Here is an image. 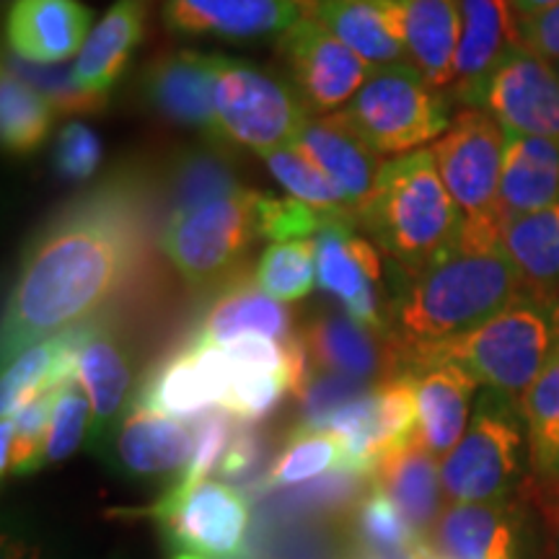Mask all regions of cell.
Masks as SVG:
<instances>
[{
    "mask_svg": "<svg viewBox=\"0 0 559 559\" xmlns=\"http://www.w3.org/2000/svg\"><path fill=\"white\" fill-rule=\"evenodd\" d=\"M148 241V198L135 177H109L34 236L3 311V362L96 319L124 288Z\"/></svg>",
    "mask_w": 559,
    "mask_h": 559,
    "instance_id": "6da1fadb",
    "label": "cell"
},
{
    "mask_svg": "<svg viewBox=\"0 0 559 559\" xmlns=\"http://www.w3.org/2000/svg\"><path fill=\"white\" fill-rule=\"evenodd\" d=\"M391 296V334L402 353L438 345L485 324L523 296L519 272L502 241H459Z\"/></svg>",
    "mask_w": 559,
    "mask_h": 559,
    "instance_id": "7a4b0ae2",
    "label": "cell"
},
{
    "mask_svg": "<svg viewBox=\"0 0 559 559\" xmlns=\"http://www.w3.org/2000/svg\"><path fill=\"white\" fill-rule=\"evenodd\" d=\"M358 226L400 275H415L459 241L464 215L430 148H423L383 164L376 190L358 207Z\"/></svg>",
    "mask_w": 559,
    "mask_h": 559,
    "instance_id": "3957f363",
    "label": "cell"
},
{
    "mask_svg": "<svg viewBox=\"0 0 559 559\" xmlns=\"http://www.w3.org/2000/svg\"><path fill=\"white\" fill-rule=\"evenodd\" d=\"M555 347V311L521 296L508 309L459 337L402 353V373L425 362H453L481 389H492L521 402V396L539 379Z\"/></svg>",
    "mask_w": 559,
    "mask_h": 559,
    "instance_id": "277c9868",
    "label": "cell"
},
{
    "mask_svg": "<svg viewBox=\"0 0 559 559\" xmlns=\"http://www.w3.org/2000/svg\"><path fill=\"white\" fill-rule=\"evenodd\" d=\"M528 469V436L521 402L481 389L464 438L440 464L451 502L510 500Z\"/></svg>",
    "mask_w": 559,
    "mask_h": 559,
    "instance_id": "5b68a950",
    "label": "cell"
},
{
    "mask_svg": "<svg viewBox=\"0 0 559 559\" xmlns=\"http://www.w3.org/2000/svg\"><path fill=\"white\" fill-rule=\"evenodd\" d=\"M347 122L379 156H404L432 145L449 130L453 102L409 60L370 70L345 109Z\"/></svg>",
    "mask_w": 559,
    "mask_h": 559,
    "instance_id": "8992f818",
    "label": "cell"
},
{
    "mask_svg": "<svg viewBox=\"0 0 559 559\" xmlns=\"http://www.w3.org/2000/svg\"><path fill=\"white\" fill-rule=\"evenodd\" d=\"M213 107L221 143L264 153L296 143L311 111L288 79L249 60L215 55Z\"/></svg>",
    "mask_w": 559,
    "mask_h": 559,
    "instance_id": "52a82bcc",
    "label": "cell"
},
{
    "mask_svg": "<svg viewBox=\"0 0 559 559\" xmlns=\"http://www.w3.org/2000/svg\"><path fill=\"white\" fill-rule=\"evenodd\" d=\"M257 198V190H239L166 218L160 249L187 285L205 288L239 270L260 239Z\"/></svg>",
    "mask_w": 559,
    "mask_h": 559,
    "instance_id": "ba28073f",
    "label": "cell"
},
{
    "mask_svg": "<svg viewBox=\"0 0 559 559\" xmlns=\"http://www.w3.org/2000/svg\"><path fill=\"white\" fill-rule=\"evenodd\" d=\"M428 148L464 223L502 230L495 213L506 153L502 124L485 109L459 107L449 130Z\"/></svg>",
    "mask_w": 559,
    "mask_h": 559,
    "instance_id": "9c48e42d",
    "label": "cell"
},
{
    "mask_svg": "<svg viewBox=\"0 0 559 559\" xmlns=\"http://www.w3.org/2000/svg\"><path fill=\"white\" fill-rule=\"evenodd\" d=\"M145 515L181 551L207 559H234L249 528V502L228 481H198L192 487L171 485Z\"/></svg>",
    "mask_w": 559,
    "mask_h": 559,
    "instance_id": "30bf717a",
    "label": "cell"
},
{
    "mask_svg": "<svg viewBox=\"0 0 559 559\" xmlns=\"http://www.w3.org/2000/svg\"><path fill=\"white\" fill-rule=\"evenodd\" d=\"M415 376L400 373L376 383L360 400L334 412L324 430L334 432L345 449V472L373 479L381 459L417 436Z\"/></svg>",
    "mask_w": 559,
    "mask_h": 559,
    "instance_id": "8fae6325",
    "label": "cell"
},
{
    "mask_svg": "<svg viewBox=\"0 0 559 559\" xmlns=\"http://www.w3.org/2000/svg\"><path fill=\"white\" fill-rule=\"evenodd\" d=\"M277 55L311 115L345 109L373 70L317 16L300 19L288 32L280 34Z\"/></svg>",
    "mask_w": 559,
    "mask_h": 559,
    "instance_id": "7c38bea8",
    "label": "cell"
},
{
    "mask_svg": "<svg viewBox=\"0 0 559 559\" xmlns=\"http://www.w3.org/2000/svg\"><path fill=\"white\" fill-rule=\"evenodd\" d=\"M383 277L381 249L366 234H358V221L337 223L317 236L319 288L360 324L391 334V298Z\"/></svg>",
    "mask_w": 559,
    "mask_h": 559,
    "instance_id": "4fadbf2b",
    "label": "cell"
},
{
    "mask_svg": "<svg viewBox=\"0 0 559 559\" xmlns=\"http://www.w3.org/2000/svg\"><path fill=\"white\" fill-rule=\"evenodd\" d=\"M194 453V425L153 412L132 400L99 456L124 479L181 477Z\"/></svg>",
    "mask_w": 559,
    "mask_h": 559,
    "instance_id": "5bb4252c",
    "label": "cell"
},
{
    "mask_svg": "<svg viewBox=\"0 0 559 559\" xmlns=\"http://www.w3.org/2000/svg\"><path fill=\"white\" fill-rule=\"evenodd\" d=\"M479 109L489 111L506 132L559 143V79L551 62L523 45L495 70Z\"/></svg>",
    "mask_w": 559,
    "mask_h": 559,
    "instance_id": "9a60e30c",
    "label": "cell"
},
{
    "mask_svg": "<svg viewBox=\"0 0 559 559\" xmlns=\"http://www.w3.org/2000/svg\"><path fill=\"white\" fill-rule=\"evenodd\" d=\"M234 381V362L223 345H194L158 362L138 389L135 402L174 419H198L221 407Z\"/></svg>",
    "mask_w": 559,
    "mask_h": 559,
    "instance_id": "2e32d148",
    "label": "cell"
},
{
    "mask_svg": "<svg viewBox=\"0 0 559 559\" xmlns=\"http://www.w3.org/2000/svg\"><path fill=\"white\" fill-rule=\"evenodd\" d=\"M75 381L86 391L91 402L88 449L99 453L135 400L132 396L135 370H132L130 345L109 319L96 317L86 321V334H83L79 358H75Z\"/></svg>",
    "mask_w": 559,
    "mask_h": 559,
    "instance_id": "e0dca14e",
    "label": "cell"
},
{
    "mask_svg": "<svg viewBox=\"0 0 559 559\" xmlns=\"http://www.w3.org/2000/svg\"><path fill=\"white\" fill-rule=\"evenodd\" d=\"M319 0H164V24L185 37L260 41L313 16Z\"/></svg>",
    "mask_w": 559,
    "mask_h": 559,
    "instance_id": "ac0fdd59",
    "label": "cell"
},
{
    "mask_svg": "<svg viewBox=\"0 0 559 559\" xmlns=\"http://www.w3.org/2000/svg\"><path fill=\"white\" fill-rule=\"evenodd\" d=\"M519 45V16L510 0H459V45L449 99L456 107H479L495 70Z\"/></svg>",
    "mask_w": 559,
    "mask_h": 559,
    "instance_id": "d6986e66",
    "label": "cell"
},
{
    "mask_svg": "<svg viewBox=\"0 0 559 559\" xmlns=\"http://www.w3.org/2000/svg\"><path fill=\"white\" fill-rule=\"evenodd\" d=\"M313 370L381 383L402 373V349L391 334L373 332L347 311L324 309L298 332Z\"/></svg>",
    "mask_w": 559,
    "mask_h": 559,
    "instance_id": "ffe728a7",
    "label": "cell"
},
{
    "mask_svg": "<svg viewBox=\"0 0 559 559\" xmlns=\"http://www.w3.org/2000/svg\"><path fill=\"white\" fill-rule=\"evenodd\" d=\"M213 62L215 55L210 52H166L143 70L140 88L143 99L160 120L187 130H200L221 143L213 107Z\"/></svg>",
    "mask_w": 559,
    "mask_h": 559,
    "instance_id": "44dd1931",
    "label": "cell"
},
{
    "mask_svg": "<svg viewBox=\"0 0 559 559\" xmlns=\"http://www.w3.org/2000/svg\"><path fill=\"white\" fill-rule=\"evenodd\" d=\"M91 21L81 0H13L5 9V52L39 66L70 62L86 45Z\"/></svg>",
    "mask_w": 559,
    "mask_h": 559,
    "instance_id": "7402d4cb",
    "label": "cell"
},
{
    "mask_svg": "<svg viewBox=\"0 0 559 559\" xmlns=\"http://www.w3.org/2000/svg\"><path fill=\"white\" fill-rule=\"evenodd\" d=\"M445 559H521L523 513L519 502H453L432 531Z\"/></svg>",
    "mask_w": 559,
    "mask_h": 559,
    "instance_id": "603a6c76",
    "label": "cell"
},
{
    "mask_svg": "<svg viewBox=\"0 0 559 559\" xmlns=\"http://www.w3.org/2000/svg\"><path fill=\"white\" fill-rule=\"evenodd\" d=\"M296 148L309 156L326 177L337 181L347 194L349 205L358 207L376 190V181L386 160H381L370 145L347 122L345 111L332 115H311L298 132Z\"/></svg>",
    "mask_w": 559,
    "mask_h": 559,
    "instance_id": "cb8c5ba5",
    "label": "cell"
},
{
    "mask_svg": "<svg viewBox=\"0 0 559 559\" xmlns=\"http://www.w3.org/2000/svg\"><path fill=\"white\" fill-rule=\"evenodd\" d=\"M409 373L417 386V436L436 456L445 459L469 428L472 402L481 386L453 362H425Z\"/></svg>",
    "mask_w": 559,
    "mask_h": 559,
    "instance_id": "d4e9b609",
    "label": "cell"
},
{
    "mask_svg": "<svg viewBox=\"0 0 559 559\" xmlns=\"http://www.w3.org/2000/svg\"><path fill=\"white\" fill-rule=\"evenodd\" d=\"M559 202V143L506 132L498 192L500 226Z\"/></svg>",
    "mask_w": 559,
    "mask_h": 559,
    "instance_id": "484cf974",
    "label": "cell"
},
{
    "mask_svg": "<svg viewBox=\"0 0 559 559\" xmlns=\"http://www.w3.org/2000/svg\"><path fill=\"white\" fill-rule=\"evenodd\" d=\"M313 16L370 68L407 60L394 0H319Z\"/></svg>",
    "mask_w": 559,
    "mask_h": 559,
    "instance_id": "4316f807",
    "label": "cell"
},
{
    "mask_svg": "<svg viewBox=\"0 0 559 559\" xmlns=\"http://www.w3.org/2000/svg\"><path fill=\"white\" fill-rule=\"evenodd\" d=\"M370 485L389 495L404 521L415 528V534L430 539V531L440 521L438 510L443 481H440L438 456L423 443V438L415 436L389 451L381 459Z\"/></svg>",
    "mask_w": 559,
    "mask_h": 559,
    "instance_id": "83f0119b",
    "label": "cell"
},
{
    "mask_svg": "<svg viewBox=\"0 0 559 559\" xmlns=\"http://www.w3.org/2000/svg\"><path fill=\"white\" fill-rule=\"evenodd\" d=\"M151 0H115L96 21L86 45L73 62L75 79L83 88L107 94L122 79L124 68L145 37Z\"/></svg>",
    "mask_w": 559,
    "mask_h": 559,
    "instance_id": "f1b7e54d",
    "label": "cell"
},
{
    "mask_svg": "<svg viewBox=\"0 0 559 559\" xmlns=\"http://www.w3.org/2000/svg\"><path fill=\"white\" fill-rule=\"evenodd\" d=\"M243 334L288 342L293 337V313L283 300L264 293L257 280L241 277L230 283L202 317L194 345H226Z\"/></svg>",
    "mask_w": 559,
    "mask_h": 559,
    "instance_id": "f546056e",
    "label": "cell"
},
{
    "mask_svg": "<svg viewBox=\"0 0 559 559\" xmlns=\"http://www.w3.org/2000/svg\"><path fill=\"white\" fill-rule=\"evenodd\" d=\"M502 249L519 272L523 296L559 309V202L502 226Z\"/></svg>",
    "mask_w": 559,
    "mask_h": 559,
    "instance_id": "4dcf8cb0",
    "label": "cell"
},
{
    "mask_svg": "<svg viewBox=\"0 0 559 559\" xmlns=\"http://www.w3.org/2000/svg\"><path fill=\"white\" fill-rule=\"evenodd\" d=\"M521 412L536 495L551 515H559V340L539 379L521 396Z\"/></svg>",
    "mask_w": 559,
    "mask_h": 559,
    "instance_id": "1f68e13d",
    "label": "cell"
},
{
    "mask_svg": "<svg viewBox=\"0 0 559 559\" xmlns=\"http://www.w3.org/2000/svg\"><path fill=\"white\" fill-rule=\"evenodd\" d=\"M402 16L407 60L449 94L459 45V0H394Z\"/></svg>",
    "mask_w": 559,
    "mask_h": 559,
    "instance_id": "d6a6232c",
    "label": "cell"
},
{
    "mask_svg": "<svg viewBox=\"0 0 559 559\" xmlns=\"http://www.w3.org/2000/svg\"><path fill=\"white\" fill-rule=\"evenodd\" d=\"M326 472H345L342 440L330 430L296 425L285 438L283 449L272 459L264 492L306 485V481L324 477Z\"/></svg>",
    "mask_w": 559,
    "mask_h": 559,
    "instance_id": "836d02e7",
    "label": "cell"
},
{
    "mask_svg": "<svg viewBox=\"0 0 559 559\" xmlns=\"http://www.w3.org/2000/svg\"><path fill=\"white\" fill-rule=\"evenodd\" d=\"M55 111L39 91L24 83L16 75L3 70L0 79V138L3 148L13 156L34 153L50 138Z\"/></svg>",
    "mask_w": 559,
    "mask_h": 559,
    "instance_id": "e575fe53",
    "label": "cell"
},
{
    "mask_svg": "<svg viewBox=\"0 0 559 559\" xmlns=\"http://www.w3.org/2000/svg\"><path fill=\"white\" fill-rule=\"evenodd\" d=\"M166 187H169L171 213H185L243 190L228 160L215 151H190L177 156Z\"/></svg>",
    "mask_w": 559,
    "mask_h": 559,
    "instance_id": "d590c367",
    "label": "cell"
},
{
    "mask_svg": "<svg viewBox=\"0 0 559 559\" xmlns=\"http://www.w3.org/2000/svg\"><path fill=\"white\" fill-rule=\"evenodd\" d=\"M3 70L29 83L34 91H39L47 104L62 117L99 115V111L107 109L109 96L83 88L81 81L75 79L73 62L39 66V62H29L13 52H3Z\"/></svg>",
    "mask_w": 559,
    "mask_h": 559,
    "instance_id": "8d00e7d4",
    "label": "cell"
},
{
    "mask_svg": "<svg viewBox=\"0 0 559 559\" xmlns=\"http://www.w3.org/2000/svg\"><path fill=\"white\" fill-rule=\"evenodd\" d=\"M257 285L283 304H296L317 285V239L270 243L254 270Z\"/></svg>",
    "mask_w": 559,
    "mask_h": 559,
    "instance_id": "74e56055",
    "label": "cell"
},
{
    "mask_svg": "<svg viewBox=\"0 0 559 559\" xmlns=\"http://www.w3.org/2000/svg\"><path fill=\"white\" fill-rule=\"evenodd\" d=\"M257 221H260V239L272 243L317 239L321 230L345 221H358L355 210H324L313 207L309 202L296 198H275V194L260 192L257 198Z\"/></svg>",
    "mask_w": 559,
    "mask_h": 559,
    "instance_id": "f35d334b",
    "label": "cell"
},
{
    "mask_svg": "<svg viewBox=\"0 0 559 559\" xmlns=\"http://www.w3.org/2000/svg\"><path fill=\"white\" fill-rule=\"evenodd\" d=\"M262 160L272 177L280 181V187H285L288 198H296L300 202H309V205L324 210H355L349 205L347 194L342 192L337 181L326 177L296 145H285V148L264 153Z\"/></svg>",
    "mask_w": 559,
    "mask_h": 559,
    "instance_id": "ab89813d",
    "label": "cell"
},
{
    "mask_svg": "<svg viewBox=\"0 0 559 559\" xmlns=\"http://www.w3.org/2000/svg\"><path fill=\"white\" fill-rule=\"evenodd\" d=\"M88 432L91 402L86 391L79 386V381H73L55 394L45 443V464H60V461L73 456L81 449L83 440L88 443Z\"/></svg>",
    "mask_w": 559,
    "mask_h": 559,
    "instance_id": "60d3db41",
    "label": "cell"
},
{
    "mask_svg": "<svg viewBox=\"0 0 559 559\" xmlns=\"http://www.w3.org/2000/svg\"><path fill=\"white\" fill-rule=\"evenodd\" d=\"M285 394H293L288 376L267 370H234V381L221 407L239 423L257 425L280 407Z\"/></svg>",
    "mask_w": 559,
    "mask_h": 559,
    "instance_id": "b9f144b4",
    "label": "cell"
},
{
    "mask_svg": "<svg viewBox=\"0 0 559 559\" xmlns=\"http://www.w3.org/2000/svg\"><path fill=\"white\" fill-rule=\"evenodd\" d=\"M376 383L353 379V376L330 373V370H313L304 389L298 391V409H300V425L306 428H321L330 423L334 412L347 407L349 402L360 400L366 391Z\"/></svg>",
    "mask_w": 559,
    "mask_h": 559,
    "instance_id": "7bdbcfd3",
    "label": "cell"
},
{
    "mask_svg": "<svg viewBox=\"0 0 559 559\" xmlns=\"http://www.w3.org/2000/svg\"><path fill=\"white\" fill-rule=\"evenodd\" d=\"M264 453L267 443L257 425L239 423L230 438L226 456H223L218 474L230 485H236L243 495H262L264 481H267L270 466H264Z\"/></svg>",
    "mask_w": 559,
    "mask_h": 559,
    "instance_id": "ee69618b",
    "label": "cell"
},
{
    "mask_svg": "<svg viewBox=\"0 0 559 559\" xmlns=\"http://www.w3.org/2000/svg\"><path fill=\"white\" fill-rule=\"evenodd\" d=\"M234 417L228 415L223 407L207 409L205 415L194 419V453L187 472L179 479H174V485L192 487L198 481H205L207 474L218 469L223 456H226L230 438H234Z\"/></svg>",
    "mask_w": 559,
    "mask_h": 559,
    "instance_id": "f6af8a7d",
    "label": "cell"
},
{
    "mask_svg": "<svg viewBox=\"0 0 559 559\" xmlns=\"http://www.w3.org/2000/svg\"><path fill=\"white\" fill-rule=\"evenodd\" d=\"M104 158L102 140L88 124L68 122L58 132L52 148V169L62 181H88L99 171Z\"/></svg>",
    "mask_w": 559,
    "mask_h": 559,
    "instance_id": "bcb514c9",
    "label": "cell"
},
{
    "mask_svg": "<svg viewBox=\"0 0 559 559\" xmlns=\"http://www.w3.org/2000/svg\"><path fill=\"white\" fill-rule=\"evenodd\" d=\"M519 41L542 60H559V5L536 16L519 19Z\"/></svg>",
    "mask_w": 559,
    "mask_h": 559,
    "instance_id": "7dc6e473",
    "label": "cell"
},
{
    "mask_svg": "<svg viewBox=\"0 0 559 559\" xmlns=\"http://www.w3.org/2000/svg\"><path fill=\"white\" fill-rule=\"evenodd\" d=\"M510 5H513L515 16L528 19V16H536V13H542V11L555 9V5H559V0H510Z\"/></svg>",
    "mask_w": 559,
    "mask_h": 559,
    "instance_id": "c3c4849f",
    "label": "cell"
},
{
    "mask_svg": "<svg viewBox=\"0 0 559 559\" xmlns=\"http://www.w3.org/2000/svg\"><path fill=\"white\" fill-rule=\"evenodd\" d=\"M171 559H207V557H200V555H192V551H177Z\"/></svg>",
    "mask_w": 559,
    "mask_h": 559,
    "instance_id": "681fc988",
    "label": "cell"
},
{
    "mask_svg": "<svg viewBox=\"0 0 559 559\" xmlns=\"http://www.w3.org/2000/svg\"><path fill=\"white\" fill-rule=\"evenodd\" d=\"M555 326H557V340H559V309L555 311Z\"/></svg>",
    "mask_w": 559,
    "mask_h": 559,
    "instance_id": "f907efd6",
    "label": "cell"
},
{
    "mask_svg": "<svg viewBox=\"0 0 559 559\" xmlns=\"http://www.w3.org/2000/svg\"><path fill=\"white\" fill-rule=\"evenodd\" d=\"M551 68H555V73H557V79H559V60L551 62Z\"/></svg>",
    "mask_w": 559,
    "mask_h": 559,
    "instance_id": "816d5d0a",
    "label": "cell"
},
{
    "mask_svg": "<svg viewBox=\"0 0 559 559\" xmlns=\"http://www.w3.org/2000/svg\"><path fill=\"white\" fill-rule=\"evenodd\" d=\"M3 3H5V9H9V5L13 3V0H3Z\"/></svg>",
    "mask_w": 559,
    "mask_h": 559,
    "instance_id": "f5cc1de1",
    "label": "cell"
},
{
    "mask_svg": "<svg viewBox=\"0 0 559 559\" xmlns=\"http://www.w3.org/2000/svg\"><path fill=\"white\" fill-rule=\"evenodd\" d=\"M557 559H559V534H557Z\"/></svg>",
    "mask_w": 559,
    "mask_h": 559,
    "instance_id": "db71d44e",
    "label": "cell"
}]
</instances>
